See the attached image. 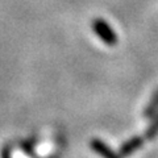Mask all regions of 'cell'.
<instances>
[{
    "label": "cell",
    "mask_w": 158,
    "mask_h": 158,
    "mask_svg": "<svg viewBox=\"0 0 158 158\" xmlns=\"http://www.w3.org/2000/svg\"><path fill=\"white\" fill-rule=\"evenodd\" d=\"M91 28H92L94 33H95L96 36L106 44V45L115 46L117 44V41H118L117 34L115 33V31L112 29V27L106 21V20H103V19L92 20Z\"/></svg>",
    "instance_id": "6da1fadb"
},
{
    "label": "cell",
    "mask_w": 158,
    "mask_h": 158,
    "mask_svg": "<svg viewBox=\"0 0 158 158\" xmlns=\"http://www.w3.org/2000/svg\"><path fill=\"white\" fill-rule=\"evenodd\" d=\"M90 146H91V149L95 153H98L102 158H121L120 154L115 153L106 142H103L102 140H98V138H94L90 142Z\"/></svg>",
    "instance_id": "7a4b0ae2"
},
{
    "label": "cell",
    "mask_w": 158,
    "mask_h": 158,
    "mask_svg": "<svg viewBox=\"0 0 158 158\" xmlns=\"http://www.w3.org/2000/svg\"><path fill=\"white\" fill-rule=\"evenodd\" d=\"M142 144H144V140L138 136H135V137H132L131 140L125 141L124 144L121 145L120 153H118V154H120L121 157H128V156H131L132 153H135L136 150L140 149V148L142 146Z\"/></svg>",
    "instance_id": "3957f363"
},
{
    "label": "cell",
    "mask_w": 158,
    "mask_h": 158,
    "mask_svg": "<svg viewBox=\"0 0 158 158\" xmlns=\"http://www.w3.org/2000/svg\"><path fill=\"white\" fill-rule=\"evenodd\" d=\"M157 107H158V92L156 94V96L153 98V100H152V103L149 104V107L146 108V111H145V115H153V113L156 112Z\"/></svg>",
    "instance_id": "277c9868"
},
{
    "label": "cell",
    "mask_w": 158,
    "mask_h": 158,
    "mask_svg": "<svg viewBox=\"0 0 158 158\" xmlns=\"http://www.w3.org/2000/svg\"><path fill=\"white\" fill-rule=\"evenodd\" d=\"M158 133V116L156 117V120L153 121V124H152V127L148 129V132H146V136H148V138H153Z\"/></svg>",
    "instance_id": "5b68a950"
}]
</instances>
